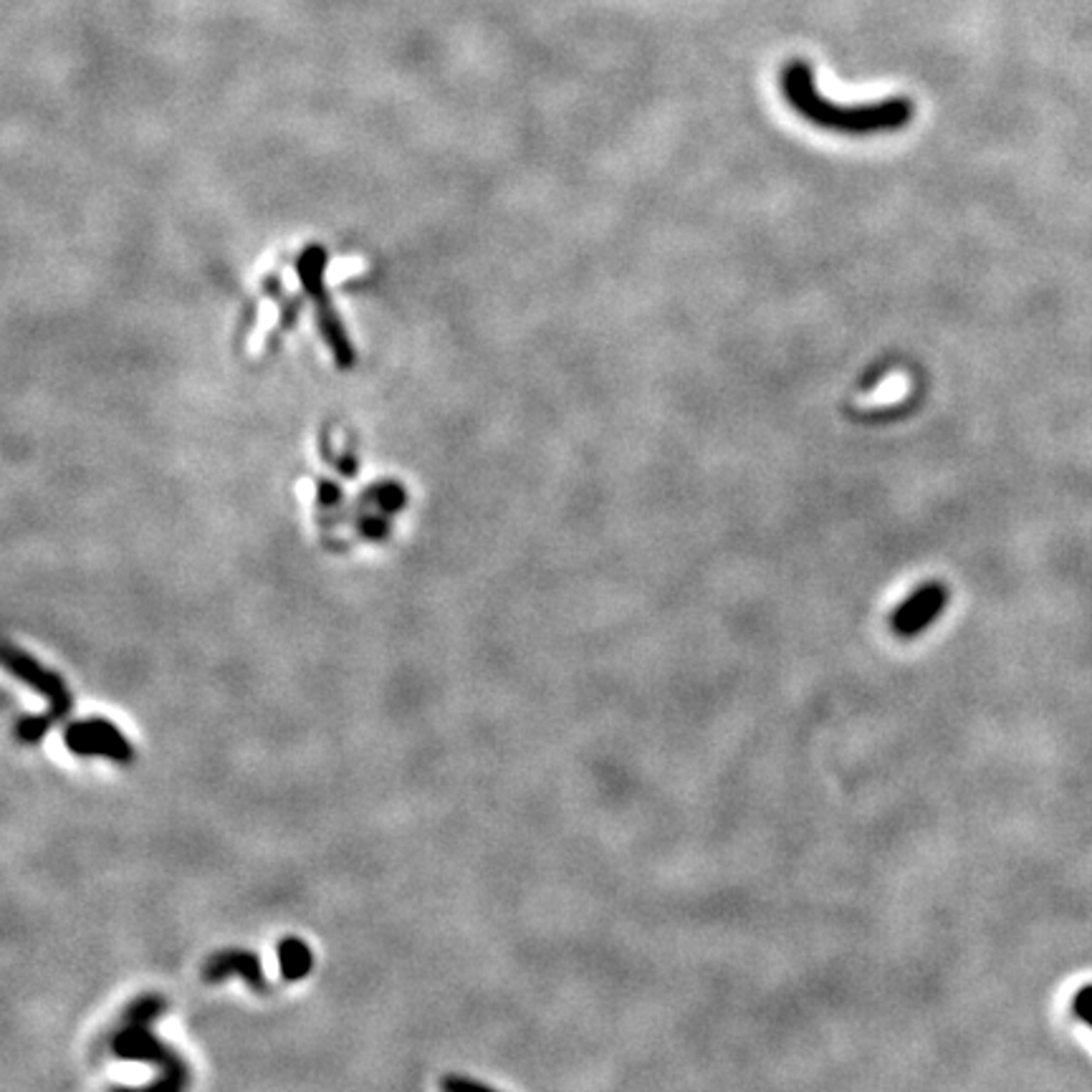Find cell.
<instances>
[{
	"instance_id": "9",
	"label": "cell",
	"mask_w": 1092,
	"mask_h": 1092,
	"mask_svg": "<svg viewBox=\"0 0 1092 1092\" xmlns=\"http://www.w3.org/2000/svg\"><path fill=\"white\" fill-rule=\"evenodd\" d=\"M445 1090H466V1088H483L481 1083H473V1080H466V1078H445L443 1083Z\"/></svg>"
},
{
	"instance_id": "1",
	"label": "cell",
	"mask_w": 1092,
	"mask_h": 1092,
	"mask_svg": "<svg viewBox=\"0 0 1092 1092\" xmlns=\"http://www.w3.org/2000/svg\"><path fill=\"white\" fill-rule=\"evenodd\" d=\"M782 94L787 104L810 125L830 129V132L837 134H853V137L898 132L916 115V104L906 96H892V99H880L875 104L858 106L835 104V101L820 94L815 82V69L806 61H801V58H794L782 69Z\"/></svg>"
},
{
	"instance_id": "2",
	"label": "cell",
	"mask_w": 1092,
	"mask_h": 1092,
	"mask_svg": "<svg viewBox=\"0 0 1092 1092\" xmlns=\"http://www.w3.org/2000/svg\"><path fill=\"white\" fill-rule=\"evenodd\" d=\"M165 1011V999L158 994L134 999L125 1009L122 1024L110 1037V1050L115 1057L132 1062H149L160 1067V1080L147 1085L149 1090H180L187 1085V1067L168 1045L158 1040L149 1030L155 1019Z\"/></svg>"
},
{
	"instance_id": "8",
	"label": "cell",
	"mask_w": 1092,
	"mask_h": 1092,
	"mask_svg": "<svg viewBox=\"0 0 1092 1092\" xmlns=\"http://www.w3.org/2000/svg\"><path fill=\"white\" fill-rule=\"evenodd\" d=\"M357 531L362 539L382 541V539H387V534H390V524H387L385 516L364 514L357 519Z\"/></svg>"
},
{
	"instance_id": "3",
	"label": "cell",
	"mask_w": 1092,
	"mask_h": 1092,
	"mask_svg": "<svg viewBox=\"0 0 1092 1092\" xmlns=\"http://www.w3.org/2000/svg\"><path fill=\"white\" fill-rule=\"evenodd\" d=\"M3 665L13 672L18 681H24L26 686H31L36 693H41V696H46V713L24 715V718L15 720V739L29 746L39 744L43 736L51 731V726L67 718L69 711H72V693H69L67 681H63L58 672L43 668L29 653H24V650L10 643H5L3 648Z\"/></svg>"
},
{
	"instance_id": "7",
	"label": "cell",
	"mask_w": 1092,
	"mask_h": 1092,
	"mask_svg": "<svg viewBox=\"0 0 1092 1092\" xmlns=\"http://www.w3.org/2000/svg\"><path fill=\"white\" fill-rule=\"evenodd\" d=\"M276 954H278V971H281V978L287 984L306 978L309 976L311 966H314L311 949L304 944V941L296 938V935H289V938L278 941Z\"/></svg>"
},
{
	"instance_id": "4",
	"label": "cell",
	"mask_w": 1092,
	"mask_h": 1092,
	"mask_svg": "<svg viewBox=\"0 0 1092 1092\" xmlns=\"http://www.w3.org/2000/svg\"><path fill=\"white\" fill-rule=\"evenodd\" d=\"M63 744L77 756H104L117 763H129L134 758L127 736L106 718L74 720L63 729Z\"/></svg>"
},
{
	"instance_id": "6",
	"label": "cell",
	"mask_w": 1092,
	"mask_h": 1092,
	"mask_svg": "<svg viewBox=\"0 0 1092 1092\" xmlns=\"http://www.w3.org/2000/svg\"><path fill=\"white\" fill-rule=\"evenodd\" d=\"M230 976L244 978L253 992H258V994L271 992V984H268V978L263 976L261 959H258L253 951L228 949V951H215L213 956H208V961L203 964V981L220 984V981H228Z\"/></svg>"
},
{
	"instance_id": "5",
	"label": "cell",
	"mask_w": 1092,
	"mask_h": 1092,
	"mask_svg": "<svg viewBox=\"0 0 1092 1092\" xmlns=\"http://www.w3.org/2000/svg\"><path fill=\"white\" fill-rule=\"evenodd\" d=\"M949 602V589L944 582H925L901 602L890 617V627L898 638H918L925 627L933 625Z\"/></svg>"
}]
</instances>
